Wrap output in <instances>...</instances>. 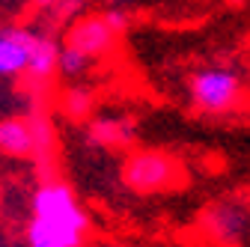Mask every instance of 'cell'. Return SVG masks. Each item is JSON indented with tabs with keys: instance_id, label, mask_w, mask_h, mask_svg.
I'll use <instances>...</instances> for the list:
<instances>
[{
	"instance_id": "6da1fadb",
	"label": "cell",
	"mask_w": 250,
	"mask_h": 247,
	"mask_svg": "<svg viewBox=\"0 0 250 247\" xmlns=\"http://www.w3.org/2000/svg\"><path fill=\"white\" fill-rule=\"evenodd\" d=\"M89 218L72 185L60 176H45L30 200L27 244L30 247H83Z\"/></svg>"
},
{
	"instance_id": "7a4b0ae2",
	"label": "cell",
	"mask_w": 250,
	"mask_h": 247,
	"mask_svg": "<svg viewBox=\"0 0 250 247\" xmlns=\"http://www.w3.org/2000/svg\"><path fill=\"white\" fill-rule=\"evenodd\" d=\"M188 99L200 113H232L244 102V78L232 66H203L188 78Z\"/></svg>"
},
{
	"instance_id": "3957f363",
	"label": "cell",
	"mask_w": 250,
	"mask_h": 247,
	"mask_svg": "<svg viewBox=\"0 0 250 247\" xmlns=\"http://www.w3.org/2000/svg\"><path fill=\"white\" fill-rule=\"evenodd\" d=\"M182 164L161 149H137L122 161V182L134 194H164L182 185Z\"/></svg>"
},
{
	"instance_id": "277c9868",
	"label": "cell",
	"mask_w": 250,
	"mask_h": 247,
	"mask_svg": "<svg viewBox=\"0 0 250 247\" xmlns=\"http://www.w3.org/2000/svg\"><path fill=\"white\" fill-rule=\"evenodd\" d=\"M203 232L221 247H235L250 229V206L241 200H214L200 214Z\"/></svg>"
},
{
	"instance_id": "5b68a950",
	"label": "cell",
	"mask_w": 250,
	"mask_h": 247,
	"mask_svg": "<svg viewBox=\"0 0 250 247\" xmlns=\"http://www.w3.org/2000/svg\"><path fill=\"white\" fill-rule=\"evenodd\" d=\"M83 140L86 146H96V149H128L137 140V122L125 113L116 116H92L86 119V128H83Z\"/></svg>"
},
{
	"instance_id": "8992f818",
	"label": "cell",
	"mask_w": 250,
	"mask_h": 247,
	"mask_svg": "<svg viewBox=\"0 0 250 247\" xmlns=\"http://www.w3.org/2000/svg\"><path fill=\"white\" fill-rule=\"evenodd\" d=\"M36 39H39V30L0 27V78H24Z\"/></svg>"
},
{
	"instance_id": "52a82bcc",
	"label": "cell",
	"mask_w": 250,
	"mask_h": 247,
	"mask_svg": "<svg viewBox=\"0 0 250 247\" xmlns=\"http://www.w3.org/2000/svg\"><path fill=\"white\" fill-rule=\"evenodd\" d=\"M116 33L107 27V21L102 15H89V18H81L69 27V33H66V45L89 54L92 60H102L107 57L113 48H116Z\"/></svg>"
},
{
	"instance_id": "ba28073f",
	"label": "cell",
	"mask_w": 250,
	"mask_h": 247,
	"mask_svg": "<svg viewBox=\"0 0 250 247\" xmlns=\"http://www.w3.org/2000/svg\"><path fill=\"white\" fill-rule=\"evenodd\" d=\"M0 155L6 158H36V131L30 116L0 119Z\"/></svg>"
},
{
	"instance_id": "9c48e42d",
	"label": "cell",
	"mask_w": 250,
	"mask_h": 247,
	"mask_svg": "<svg viewBox=\"0 0 250 247\" xmlns=\"http://www.w3.org/2000/svg\"><path fill=\"white\" fill-rule=\"evenodd\" d=\"M57 104H60L62 116H69L75 122H86V119L96 116V89L81 83V81L78 83H66L60 89Z\"/></svg>"
},
{
	"instance_id": "30bf717a",
	"label": "cell",
	"mask_w": 250,
	"mask_h": 247,
	"mask_svg": "<svg viewBox=\"0 0 250 247\" xmlns=\"http://www.w3.org/2000/svg\"><path fill=\"white\" fill-rule=\"evenodd\" d=\"M96 63L99 60H92L89 54H83V51H78V48L62 42L60 54H57V75L66 78L69 83H78V81H83L92 69H96Z\"/></svg>"
},
{
	"instance_id": "8fae6325",
	"label": "cell",
	"mask_w": 250,
	"mask_h": 247,
	"mask_svg": "<svg viewBox=\"0 0 250 247\" xmlns=\"http://www.w3.org/2000/svg\"><path fill=\"white\" fill-rule=\"evenodd\" d=\"M102 18L107 21V27L113 30V33H116V36L122 33V30H125V27H128V12H125V9H110V12H104Z\"/></svg>"
},
{
	"instance_id": "7c38bea8",
	"label": "cell",
	"mask_w": 250,
	"mask_h": 247,
	"mask_svg": "<svg viewBox=\"0 0 250 247\" xmlns=\"http://www.w3.org/2000/svg\"><path fill=\"white\" fill-rule=\"evenodd\" d=\"M0 247H3V244H0Z\"/></svg>"
}]
</instances>
